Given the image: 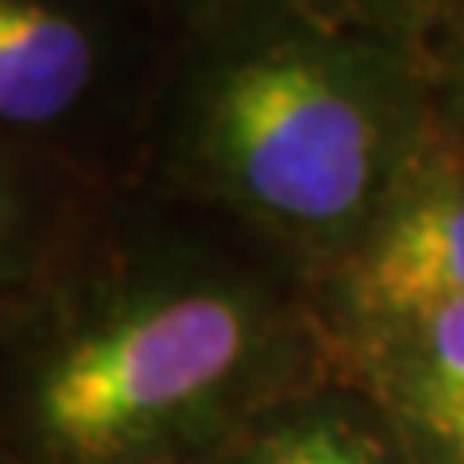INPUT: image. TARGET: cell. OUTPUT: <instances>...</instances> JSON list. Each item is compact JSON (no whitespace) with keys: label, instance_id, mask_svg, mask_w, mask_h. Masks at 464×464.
I'll list each match as a JSON object with an SVG mask.
<instances>
[{"label":"cell","instance_id":"1","mask_svg":"<svg viewBox=\"0 0 464 464\" xmlns=\"http://www.w3.org/2000/svg\"><path fill=\"white\" fill-rule=\"evenodd\" d=\"M341 375L310 283L217 217L109 182L0 322V464H209Z\"/></svg>","mask_w":464,"mask_h":464},{"label":"cell","instance_id":"2","mask_svg":"<svg viewBox=\"0 0 464 464\" xmlns=\"http://www.w3.org/2000/svg\"><path fill=\"white\" fill-rule=\"evenodd\" d=\"M430 124L414 54L302 0H259L167 43L128 179L314 283L368 228Z\"/></svg>","mask_w":464,"mask_h":464},{"label":"cell","instance_id":"3","mask_svg":"<svg viewBox=\"0 0 464 464\" xmlns=\"http://www.w3.org/2000/svg\"><path fill=\"white\" fill-rule=\"evenodd\" d=\"M167 43L143 0H0V136L128 179Z\"/></svg>","mask_w":464,"mask_h":464},{"label":"cell","instance_id":"4","mask_svg":"<svg viewBox=\"0 0 464 464\" xmlns=\"http://www.w3.org/2000/svg\"><path fill=\"white\" fill-rule=\"evenodd\" d=\"M310 295L333 348L348 333L464 298V143L438 112L368 228Z\"/></svg>","mask_w":464,"mask_h":464},{"label":"cell","instance_id":"5","mask_svg":"<svg viewBox=\"0 0 464 464\" xmlns=\"http://www.w3.org/2000/svg\"><path fill=\"white\" fill-rule=\"evenodd\" d=\"M337 360L399 464H464V298L348 333Z\"/></svg>","mask_w":464,"mask_h":464},{"label":"cell","instance_id":"6","mask_svg":"<svg viewBox=\"0 0 464 464\" xmlns=\"http://www.w3.org/2000/svg\"><path fill=\"white\" fill-rule=\"evenodd\" d=\"M105 186L0 136V322L58 267Z\"/></svg>","mask_w":464,"mask_h":464},{"label":"cell","instance_id":"7","mask_svg":"<svg viewBox=\"0 0 464 464\" xmlns=\"http://www.w3.org/2000/svg\"><path fill=\"white\" fill-rule=\"evenodd\" d=\"M209 464H399L380 418L344 380L264 414Z\"/></svg>","mask_w":464,"mask_h":464},{"label":"cell","instance_id":"8","mask_svg":"<svg viewBox=\"0 0 464 464\" xmlns=\"http://www.w3.org/2000/svg\"><path fill=\"white\" fill-rule=\"evenodd\" d=\"M317 16L391 43L430 70L464 39V0H302Z\"/></svg>","mask_w":464,"mask_h":464},{"label":"cell","instance_id":"9","mask_svg":"<svg viewBox=\"0 0 464 464\" xmlns=\"http://www.w3.org/2000/svg\"><path fill=\"white\" fill-rule=\"evenodd\" d=\"M430 93L438 121L464 143V39L430 63Z\"/></svg>","mask_w":464,"mask_h":464},{"label":"cell","instance_id":"10","mask_svg":"<svg viewBox=\"0 0 464 464\" xmlns=\"http://www.w3.org/2000/svg\"><path fill=\"white\" fill-rule=\"evenodd\" d=\"M155 20L167 27L170 39L182 32H194V27H206L213 20L228 16V12H240L248 5H259V0H143Z\"/></svg>","mask_w":464,"mask_h":464}]
</instances>
